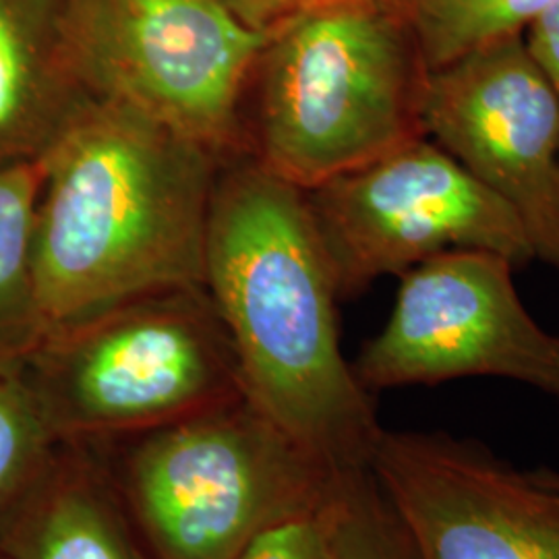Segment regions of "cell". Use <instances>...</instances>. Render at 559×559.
<instances>
[{"mask_svg": "<svg viewBox=\"0 0 559 559\" xmlns=\"http://www.w3.org/2000/svg\"><path fill=\"white\" fill-rule=\"evenodd\" d=\"M203 286L235 346L245 399L334 471L371 468L383 427L344 359L338 286L305 191L251 156L224 162Z\"/></svg>", "mask_w": 559, "mask_h": 559, "instance_id": "6da1fadb", "label": "cell"}, {"mask_svg": "<svg viewBox=\"0 0 559 559\" xmlns=\"http://www.w3.org/2000/svg\"><path fill=\"white\" fill-rule=\"evenodd\" d=\"M38 162L34 276L48 328L203 284L224 164L214 154L122 104L87 98Z\"/></svg>", "mask_w": 559, "mask_h": 559, "instance_id": "7a4b0ae2", "label": "cell"}, {"mask_svg": "<svg viewBox=\"0 0 559 559\" xmlns=\"http://www.w3.org/2000/svg\"><path fill=\"white\" fill-rule=\"evenodd\" d=\"M429 67L392 0H325L263 32L247 156L302 191L425 135Z\"/></svg>", "mask_w": 559, "mask_h": 559, "instance_id": "3957f363", "label": "cell"}, {"mask_svg": "<svg viewBox=\"0 0 559 559\" xmlns=\"http://www.w3.org/2000/svg\"><path fill=\"white\" fill-rule=\"evenodd\" d=\"M90 448L154 559H239L325 508L344 475L247 399Z\"/></svg>", "mask_w": 559, "mask_h": 559, "instance_id": "277c9868", "label": "cell"}, {"mask_svg": "<svg viewBox=\"0 0 559 559\" xmlns=\"http://www.w3.org/2000/svg\"><path fill=\"white\" fill-rule=\"evenodd\" d=\"M59 443L141 436L245 399L205 286H170L48 328L20 373Z\"/></svg>", "mask_w": 559, "mask_h": 559, "instance_id": "5b68a950", "label": "cell"}, {"mask_svg": "<svg viewBox=\"0 0 559 559\" xmlns=\"http://www.w3.org/2000/svg\"><path fill=\"white\" fill-rule=\"evenodd\" d=\"M60 50L90 98L122 104L221 162L247 156L242 110L263 34L214 0H60Z\"/></svg>", "mask_w": 559, "mask_h": 559, "instance_id": "8992f818", "label": "cell"}, {"mask_svg": "<svg viewBox=\"0 0 559 559\" xmlns=\"http://www.w3.org/2000/svg\"><path fill=\"white\" fill-rule=\"evenodd\" d=\"M305 198L340 300L448 251H491L514 267L535 260L516 214L427 135Z\"/></svg>", "mask_w": 559, "mask_h": 559, "instance_id": "52a82bcc", "label": "cell"}, {"mask_svg": "<svg viewBox=\"0 0 559 559\" xmlns=\"http://www.w3.org/2000/svg\"><path fill=\"white\" fill-rule=\"evenodd\" d=\"M514 270L503 255L479 249L406 270L385 325L353 362L362 388L373 394L498 378L559 402V336L528 313Z\"/></svg>", "mask_w": 559, "mask_h": 559, "instance_id": "ba28073f", "label": "cell"}, {"mask_svg": "<svg viewBox=\"0 0 559 559\" xmlns=\"http://www.w3.org/2000/svg\"><path fill=\"white\" fill-rule=\"evenodd\" d=\"M423 129L519 218L559 270V94L522 34L429 71Z\"/></svg>", "mask_w": 559, "mask_h": 559, "instance_id": "9c48e42d", "label": "cell"}, {"mask_svg": "<svg viewBox=\"0 0 559 559\" xmlns=\"http://www.w3.org/2000/svg\"><path fill=\"white\" fill-rule=\"evenodd\" d=\"M371 473L417 559H559V473L445 431L388 429Z\"/></svg>", "mask_w": 559, "mask_h": 559, "instance_id": "30bf717a", "label": "cell"}, {"mask_svg": "<svg viewBox=\"0 0 559 559\" xmlns=\"http://www.w3.org/2000/svg\"><path fill=\"white\" fill-rule=\"evenodd\" d=\"M9 559H154L94 448L57 443L0 514Z\"/></svg>", "mask_w": 559, "mask_h": 559, "instance_id": "8fae6325", "label": "cell"}, {"mask_svg": "<svg viewBox=\"0 0 559 559\" xmlns=\"http://www.w3.org/2000/svg\"><path fill=\"white\" fill-rule=\"evenodd\" d=\"M60 0H0V166L38 162L90 96L59 38Z\"/></svg>", "mask_w": 559, "mask_h": 559, "instance_id": "7c38bea8", "label": "cell"}, {"mask_svg": "<svg viewBox=\"0 0 559 559\" xmlns=\"http://www.w3.org/2000/svg\"><path fill=\"white\" fill-rule=\"evenodd\" d=\"M40 162L0 166V376H20L48 323L34 276Z\"/></svg>", "mask_w": 559, "mask_h": 559, "instance_id": "4fadbf2b", "label": "cell"}, {"mask_svg": "<svg viewBox=\"0 0 559 559\" xmlns=\"http://www.w3.org/2000/svg\"><path fill=\"white\" fill-rule=\"evenodd\" d=\"M417 38L429 71L516 36L551 0H392Z\"/></svg>", "mask_w": 559, "mask_h": 559, "instance_id": "5bb4252c", "label": "cell"}, {"mask_svg": "<svg viewBox=\"0 0 559 559\" xmlns=\"http://www.w3.org/2000/svg\"><path fill=\"white\" fill-rule=\"evenodd\" d=\"M332 559H417L371 468L340 477L330 501Z\"/></svg>", "mask_w": 559, "mask_h": 559, "instance_id": "9a60e30c", "label": "cell"}, {"mask_svg": "<svg viewBox=\"0 0 559 559\" xmlns=\"http://www.w3.org/2000/svg\"><path fill=\"white\" fill-rule=\"evenodd\" d=\"M57 443L20 376H0V514L34 479Z\"/></svg>", "mask_w": 559, "mask_h": 559, "instance_id": "2e32d148", "label": "cell"}, {"mask_svg": "<svg viewBox=\"0 0 559 559\" xmlns=\"http://www.w3.org/2000/svg\"><path fill=\"white\" fill-rule=\"evenodd\" d=\"M330 501L320 512L272 528L239 559H332Z\"/></svg>", "mask_w": 559, "mask_h": 559, "instance_id": "e0dca14e", "label": "cell"}, {"mask_svg": "<svg viewBox=\"0 0 559 559\" xmlns=\"http://www.w3.org/2000/svg\"><path fill=\"white\" fill-rule=\"evenodd\" d=\"M531 57L559 94V0H551L522 32Z\"/></svg>", "mask_w": 559, "mask_h": 559, "instance_id": "ac0fdd59", "label": "cell"}, {"mask_svg": "<svg viewBox=\"0 0 559 559\" xmlns=\"http://www.w3.org/2000/svg\"><path fill=\"white\" fill-rule=\"evenodd\" d=\"M224 11L253 32H267L280 21L288 20L300 11L325 0H214Z\"/></svg>", "mask_w": 559, "mask_h": 559, "instance_id": "d6986e66", "label": "cell"}, {"mask_svg": "<svg viewBox=\"0 0 559 559\" xmlns=\"http://www.w3.org/2000/svg\"><path fill=\"white\" fill-rule=\"evenodd\" d=\"M0 559H9V558H7V556H2V554H0Z\"/></svg>", "mask_w": 559, "mask_h": 559, "instance_id": "ffe728a7", "label": "cell"}]
</instances>
